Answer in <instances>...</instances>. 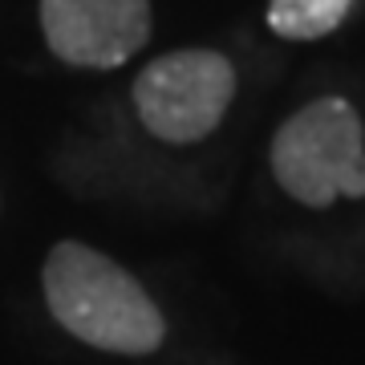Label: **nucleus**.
Returning a JSON list of instances; mask_svg holds the SVG:
<instances>
[{
  "label": "nucleus",
  "instance_id": "nucleus-1",
  "mask_svg": "<svg viewBox=\"0 0 365 365\" xmlns=\"http://www.w3.org/2000/svg\"><path fill=\"white\" fill-rule=\"evenodd\" d=\"M45 300L73 337L106 353H155L167 333L146 288L110 256L73 240L45 260Z\"/></svg>",
  "mask_w": 365,
  "mask_h": 365
},
{
  "label": "nucleus",
  "instance_id": "nucleus-2",
  "mask_svg": "<svg viewBox=\"0 0 365 365\" xmlns=\"http://www.w3.org/2000/svg\"><path fill=\"white\" fill-rule=\"evenodd\" d=\"M272 175L304 207L365 195V126L345 98H317L272 138Z\"/></svg>",
  "mask_w": 365,
  "mask_h": 365
},
{
  "label": "nucleus",
  "instance_id": "nucleus-3",
  "mask_svg": "<svg viewBox=\"0 0 365 365\" xmlns=\"http://www.w3.org/2000/svg\"><path fill=\"white\" fill-rule=\"evenodd\" d=\"M235 98V69L223 53L179 49L155 57L134 81V110L163 143H199Z\"/></svg>",
  "mask_w": 365,
  "mask_h": 365
},
{
  "label": "nucleus",
  "instance_id": "nucleus-4",
  "mask_svg": "<svg viewBox=\"0 0 365 365\" xmlns=\"http://www.w3.org/2000/svg\"><path fill=\"white\" fill-rule=\"evenodd\" d=\"M49 49L81 69H114L150 37L146 0H41Z\"/></svg>",
  "mask_w": 365,
  "mask_h": 365
},
{
  "label": "nucleus",
  "instance_id": "nucleus-5",
  "mask_svg": "<svg viewBox=\"0 0 365 365\" xmlns=\"http://www.w3.org/2000/svg\"><path fill=\"white\" fill-rule=\"evenodd\" d=\"M353 0H272L268 29L288 41H317L349 16Z\"/></svg>",
  "mask_w": 365,
  "mask_h": 365
}]
</instances>
